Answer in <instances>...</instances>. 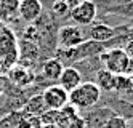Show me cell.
Wrapping results in <instances>:
<instances>
[{
    "label": "cell",
    "instance_id": "7402d4cb",
    "mask_svg": "<svg viewBox=\"0 0 133 128\" xmlns=\"http://www.w3.org/2000/svg\"><path fill=\"white\" fill-rule=\"evenodd\" d=\"M123 51L127 53V56L130 58V59H133V40H130V42L125 45V48H123Z\"/></svg>",
    "mask_w": 133,
    "mask_h": 128
},
{
    "label": "cell",
    "instance_id": "d6986e66",
    "mask_svg": "<svg viewBox=\"0 0 133 128\" xmlns=\"http://www.w3.org/2000/svg\"><path fill=\"white\" fill-rule=\"evenodd\" d=\"M53 13H55V16L63 18L66 15H69L71 10H69L68 5H66V2H63V0H55V3H53Z\"/></svg>",
    "mask_w": 133,
    "mask_h": 128
},
{
    "label": "cell",
    "instance_id": "9a60e30c",
    "mask_svg": "<svg viewBox=\"0 0 133 128\" xmlns=\"http://www.w3.org/2000/svg\"><path fill=\"white\" fill-rule=\"evenodd\" d=\"M21 0H0V16L3 19H11L18 16Z\"/></svg>",
    "mask_w": 133,
    "mask_h": 128
},
{
    "label": "cell",
    "instance_id": "6da1fadb",
    "mask_svg": "<svg viewBox=\"0 0 133 128\" xmlns=\"http://www.w3.org/2000/svg\"><path fill=\"white\" fill-rule=\"evenodd\" d=\"M101 90L95 82H82L75 90L69 93V104L74 106L77 111L90 109L99 101Z\"/></svg>",
    "mask_w": 133,
    "mask_h": 128
},
{
    "label": "cell",
    "instance_id": "30bf717a",
    "mask_svg": "<svg viewBox=\"0 0 133 128\" xmlns=\"http://www.w3.org/2000/svg\"><path fill=\"white\" fill-rule=\"evenodd\" d=\"M80 83H82V72L79 71L77 67H74V66L64 67L61 77L58 78V85L63 86L68 93H71L72 90H75Z\"/></svg>",
    "mask_w": 133,
    "mask_h": 128
},
{
    "label": "cell",
    "instance_id": "484cf974",
    "mask_svg": "<svg viewBox=\"0 0 133 128\" xmlns=\"http://www.w3.org/2000/svg\"><path fill=\"white\" fill-rule=\"evenodd\" d=\"M63 2H66V0H63Z\"/></svg>",
    "mask_w": 133,
    "mask_h": 128
},
{
    "label": "cell",
    "instance_id": "52a82bcc",
    "mask_svg": "<svg viewBox=\"0 0 133 128\" xmlns=\"http://www.w3.org/2000/svg\"><path fill=\"white\" fill-rule=\"evenodd\" d=\"M43 13V6L40 0H21L19 2V10H18V16H19L24 23L32 24L37 21Z\"/></svg>",
    "mask_w": 133,
    "mask_h": 128
},
{
    "label": "cell",
    "instance_id": "603a6c76",
    "mask_svg": "<svg viewBox=\"0 0 133 128\" xmlns=\"http://www.w3.org/2000/svg\"><path fill=\"white\" fill-rule=\"evenodd\" d=\"M80 3V0H66V5L69 6V10H72V8H75Z\"/></svg>",
    "mask_w": 133,
    "mask_h": 128
},
{
    "label": "cell",
    "instance_id": "ffe728a7",
    "mask_svg": "<svg viewBox=\"0 0 133 128\" xmlns=\"http://www.w3.org/2000/svg\"><path fill=\"white\" fill-rule=\"evenodd\" d=\"M31 37H32V38L37 37V29H35V26H27L26 31H24V38L31 40Z\"/></svg>",
    "mask_w": 133,
    "mask_h": 128
},
{
    "label": "cell",
    "instance_id": "7c38bea8",
    "mask_svg": "<svg viewBox=\"0 0 133 128\" xmlns=\"http://www.w3.org/2000/svg\"><path fill=\"white\" fill-rule=\"evenodd\" d=\"M63 71H64V66L58 58H50V59H46L42 64V74L48 80H58L63 74Z\"/></svg>",
    "mask_w": 133,
    "mask_h": 128
},
{
    "label": "cell",
    "instance_id": "44dd1931",
    "mask_svg": "<svg viewBox=\"0 0 133 128\" xmlns=\"http://www.w3.org/2000/svg\"><path fill=\"white\" fill-rule=\"evenodd\" d=\"M112 11H122V15L133 16V3H130L128 6H123V8H114Z\"/></svg>",
    "mask_w": 133,
    "mask_h": 128
},
{
    "label": "cell",
    "instance_id": "9c48e42d",
    "mask_svg": "<svg viewBox=\"0 0 133 128\" xmlns=\"http://www.w3.org/2000/svg\"><path fill=\"white\" fill-rule=\"evenodd\" d=\"M88 37L93 42L108 43L116 37V29L111 27L109 24H104V23H93V24H90Z\"/></svg>",
    "mask_w": 133,
    "mask_h": 128
},
{
    "label": "cell",
    "instance_id": "e0dca14e",
    "mask_svg": "<svg viewBox=\"0 0 133 128\" xmlns=\"http://www.w3.org/2000/svg\"><path fill=\"white\" fill-rule=\"evenodd\" d=\"M58 119H59V111H55V109H46L40 115L42 125H56Z\"/></svg>",
    "mask_w": 133,
    "mask_h": 128
},
{
    "label": "cell",
    "instance_id": "5b68a950",
    "mask_svg": "<svg viewBox=\"0 0 133 128\" xmlns=\"http://www.w3.org/2000/svg\"><path fill=\"white\" fill-rule=\"evenodd\" d=\"M43 101L46 109H55V111H61L63 107L69 103V93L59 85H51L48 88H45L43 93Z\"/></svg>",
    "mask_w": 133,
    "mask_h": 128
},
{
    "label": "cell",
    "instance_id": "8992f818",
    "mask_svg": "<svg viewBox=\"0 0 133 128\" xmlns=\"http://www.w3.org/2000/svg\"><path fill=\"white\" fill-rule=\"evenodd\" d=\"M58 40L63 48H77L85 42V34L79 26H63L58 32Z\"/></svg>",
    "mask_w": 133,
    "mask_h": 128
},
{
    "label": "cell",
    "instance_id": "4fadbf2b",
    "mask_svg": "<svg viewBox=\"0 0 133 128\" xmlns=\"http://www.w3.org/2000/svg\"><path fill=\"white\" fill-rule=\"evenodd\" d=\"M116 78L117 75H114L112 72L106 71V69H99L96 71V83L101 91H116Z\"/></svg>",
    "mask_w": 133,
    "mask_h": 128
},
{
    "label": "cell",
    "instance_id": "ac0fdd59",
    "mask_svg": "<svg viewBox=\"0 0 133 128\" xmlns=\"http://www.w3.org/2000/svg\"><path fill=\"white\" fill-rule=\"evenodd\" d=\"M104 128H128V123L123 117L112 115V117H109V120L104 123Z\"/></svg>",
    "mask_w": 133,
    "mask_h": 128
},
{
    "label": "cell",
    "instance_id": "cb8c5ba5",
    "mask_svg": "<svg viewBox=\"0 0 133 128\" xmlns=\"http://www.w3.org/2000/svg\"><path fill=\"white\" fill-rule=\"evenodd\" d=\"M42 128H58L56 125H42Z\"/></svg>",
    "mask_w": 133,
    "mask_h": 128
},
{
    "label": "cell",
    "instance_id": "ba28073f",
    "mask_svg": "<svg viewBox=\"0 0 133 128\" xmlns=\"http://www.w3.org/2000/svg\"><path fill=\"white\" fill-rule=\"evenodd\" d=\"M58 128H83V120L77 115V109L69 103L59 111V119L56 123Z\"/></svg>",
    "mask_w": 133,
    "mask_h": 128
},
{
    "label": "cell",
    "instance_id": "8fae6325",
    "mask_svg": "<svg viewBox=\"0 0 133 128\" xmlns=\"http://www.w3.org/2000/svg\"><path fill=\"white\" fill-rule=\"evenodd\" d=\"M8 77H10V80L15 85H18V86H27L34 80V74L29 72L24 66H13V67H10Z\"/></svg>",
    "mask_w": 133,
    "mask_h": 128
},
{
    "label": "cell",
    "instance_id": "d4e9b609",
    "mask_svg": "<svg viewBox=\"0 0 133 128\" xmlns=\"http://www.w3.org/2000/svg\"><path fill=\"white\" fill-rule=\"evenodd\" d=\"M3 93V86H2V83H0V95Z\"/></svg>",
    "mask_w": 133,
    "mask_h": 128
},
{
    "label": "cell",
    "instance_id": "2e32d148",
    "mask_svg": "<svg viewBox=\"0 0 133 128\" xmlns=\"http://www.w3.org/2000/svg\"><path fill=\"white\" fill-rule=\"evenodd\" d=\"M23 112H11L6 117L0 119V128H19V123L23 120Z\"/></svg>",
    "mask_w": 133,
    "mask_h": 128
},
{
    "label": "cell",
    "instance_id": "4316f807",
    "mask_svg": "<svg viewBox=\"0 0 133 128\" xmlns=\"http://www.w3.org/2000/svg\"><path fill=\"white\" fill-rule=\"evenodd\" d=\"M0 119H2V117H0Z\"/></svg>",
    "mask_w": 133,
    "mask_h": 128
},
{
    "label": "cell",
    "instance_id": "7a4b0ae2",
    "mask_svg": "<svg viewBox=\"0 0 133 128\" xmlns=\"http://www.w3.org/2000/svg\"><path fill=\"white\" fill-rule=\"evenodd\" d=\"M18 56L19 53H18L15 34L6 26L0 24V61L3 67H13Z\"/></svg>",
    "mask_w": 133,
    "mask_h": 128
},
{
    "label": "cell",
    "instance_id": "3957f363",
    "mask_svg": "<svg viewBox=\"0 0 133 128\" xmlns=\"http://www.w3.org/2000/svg\"><path fill=\"white\" fill-rule=\"evenodd\" d=\"M101 61L104 64V69L114 75L127 74V69L130 66V58L123 51V48H111L101 53Z\"/></svg>",
    "mask_w": 133,
    "mask_h": 128
},
{
    "label": "cell",
    "instance_id": "277c9868",
    "mask_svg": "<svg viewBox=\"0 0 133 128\" xmlns=\"http://www.w3.org/2000/svg\"><path fill=\"white\" fill-rule=\"evenodd\" d=\"M71 19L79 26H90L98 15V6L93 0H80V3L71 10Z\"/></svg>",
    "mask_w": 133,
    "mask_h": 128
},
{
    "label": "cell",
    "instance_id": "5bb4252c",
    "mask_svg": "<svg viewBox=\"0 0 133 128\" xmlns=\"http://www.w3.org/2000/svg\"><path fill=\"white\" fill-rule=\"evenodd\" d=\"M46 111V106H45V101H43V96L42 95H35L32 98L27 99V103L24 104V109H23V114L24 115H35V117H40L42 112Z\"/></svg>",
    "mask_w": 133,
    "mask_h": 128
}]
</instances>
